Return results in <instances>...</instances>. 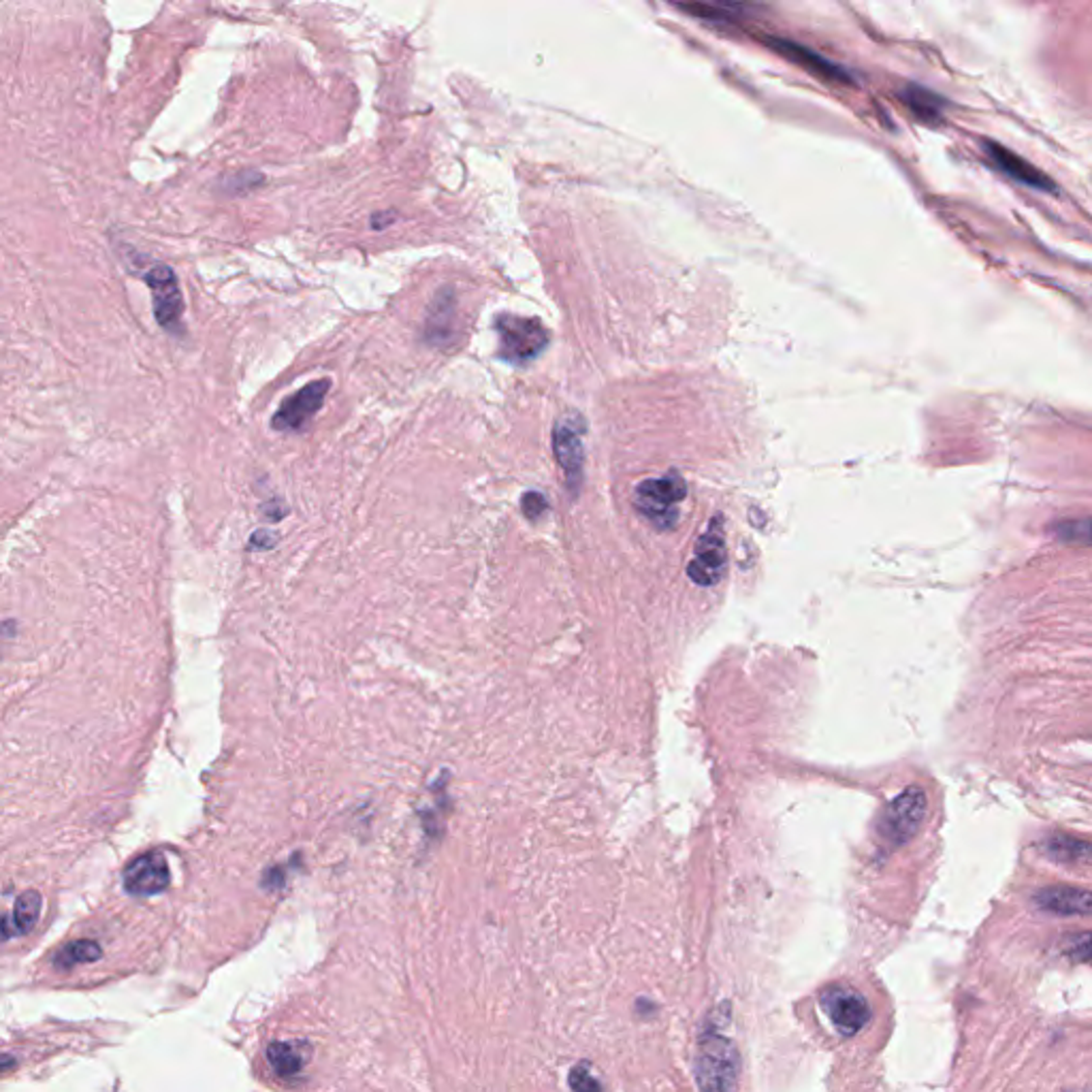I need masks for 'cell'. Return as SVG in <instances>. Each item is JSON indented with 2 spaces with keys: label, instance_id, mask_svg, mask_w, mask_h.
<instances>
[{
  "label": "cell",
  "instance_id": "6da1fadb",
  "mask_svg": "<svg viewBox=\"0 0 1092 1092\" xmlns=\"http://www.w3.org/2000/svg\"><path fill=\"white\" fill-rule=\"evenodd\" d=\"M740 1056L734 1042L717 1028H706L698 1039L696 1079L700 1092H736Z\"/></svg>",
  "mask_w": 1092,
  "mask_h": 1092
},
{
  "label": "cell",
  "instance_id": "7a4b0ae2",
  "mask_svg": "<svg viewBox=\"0 0 1092 1092\" xmlns=\"http://www.w3.org/2000/svg\"><path fill=\"white\" fill-rule=\"evenodd\" d=\"M685 496V480L673 472L662 478H648L638 484L634 493V506L657 530H671L676 525Z\"/></svg>",
  "mask_w": 1092,
  "mask_h": 1092
},
{
  "label": "cell",
  "instance_id": "3957f363",
  "mask_svg": "<svg viewBox=\"0 0 1092 1092\" xmlns=\"http://www.w3.org/2000/svg\"><path fill=\"white\" fill-rule=\"evenodd\" d=\"M496 331L500 339V357L514 365L538 359L551 339L540 321L517 314H500L496 318Z\"/></svg>",
  "mask_w": 1092,
  "mask_h": 1092
},
{
  "label": "cell",
  "instance_id": "277c9868",
  "mask_svg": "<svg viewBox=\"0 0 1092 1092\" xmlns=\"http://www.w3.org/2000/svg\"><path fill=\"white\" fill-rule=\"evenodd\" d=\"M926 809H929V798H926L924 790L918 786L906 788L881 813V819L877 823L881 843L888 845L890 849L909 843L922 828Z\"/></svg>",
  "mask_w": 1092,
  "mask_h": 1092
},
{
  "label": "cell",
  "instance_id": "5b68a950",
  "mask_svg": "<svg viewBox=\"0 0 1092 1092\" xmlns=\"http://www.w3.org/2000/svg\"><path fill=\"white\" fill-rule=\"evenodd\" d=\"M143 282L148 284L152 293L154 316H157L158 325L169 333H182L184 297L175 272L169 265L154 263L143 273Z\"/></svg>",
  "mask_w": 1092,
  "mask_h": 1092
},
{
  "label": "cell",
  "instance_id": "8992f818",
  "mask_svg": "<svg viewBox=\"0 0 1092 1092\" xmlns=\"http://www.w3.org/2000/svg\"><path fill=\"white\" fill-rule=\"evenodd\" d=\"M728 563V551H726V533L721 519H713L708 525V530L700 535L696 542L694 558L687 565L689 579L696 585L713 587L721 581V576L726 572Z\"/></svg>",
  "mask_w": 1092,
  "mask_h": 1092
},
{
  "label": "cell",
  "instance_id": "52a82bcc",
  "mask_svg": "<svg viewBox=\"0 0 1092 1092\" xmlns=\"http://www.w3.org/2000/svg\"><path fill=\"white\" fill-rule=\"evenodd\" d=\"M819 1001L823 1012L832 1020L834 1028L845 1037L858 1035L871 1020L867 998L856 991H849V988H828Z\"/></svg>",
  "mask_w": 1092,
  "mask_h": 1092
},
{
  "label": "cell",
  "instance_id": "ba28073f",
  "mask_svg": "<svg viewBox=\"0 0 1092 1092\" xmlns=\"http://www.w3.org/2000/svg\"><path fill=\"white\" fill-rule=\"evenodd\" d=\"M329 387H331L329 380H316V383L299 388L295 395L286 397L272 418L273 429L284 431V434H293V431L303 429L307 425V420L323 408Z\"/></svg>",
  "mask_w": 1092,
  "mask_h": 1092
},
{
  "label": "cell",
  "instance_id": "9c48e42d",
  "mask_svg": "<svg viewBox=\"0 0 1092 1092\" xmlns=\"http://www.w3.org/2000/svg\"><path fill=\"white\" fill-rule=\"evenodd\" d=\"M583 422L574 425V418L560 420L558 427L553 431V448L555 457H558L560 466L565 474V482H568L570 491H579L583 482V468H585V448H583Z\"/></svg>",
  "mask_w": 1092,
  "mask_h": 1092
},
{
  "label": "cell",
  "instance_id": "30bf717a",
  "mask_svg": "<svg viewBox=\"0 0 1092 1092\" xmlns=\"http://www.w3.org/2000/svg\"><path fill=\"white\" fill-rule=\"evenodd\" d=\"M171 873L160 851H146L125 869V890L132 896H154L169 888Z\"/></svg>",
  "mask_w": 1092,
  "mask_h": 1092
},
{
  "label": "cell",
  "instance_id": "8fae6325",
  "mask_svg": "<svg viewBox=\"0 0 1092 1092\" xmlns=\"http://www.w3.org/2000/svg\"><path fill=\"white\" fill-rule=\"evenodd\" d=\"M988 158H991L998 169H1001L1007 178H1012L1020 184H1026L1030 188H1037V190H1052L1054 184L1049 178L1039 171L1037 167H1033L1028 160H1024L1022 157H1018L1016 152L1007 150L1003 146H998L994 141H986L984 143Z\"/></svg>",
  "mask_w": 1092,
  "mask_h": 1092
},
{
  "label": "cell",
  "instance_id": "7c38bea8",
  "mask_svg": "<svg viewBox=\"0 0 1092 1092\" xmlns=\"http://www.w3.org/2000/svg\"><path fill=\"white\" fill-rule=\"evenodd\" d=\"M766 45H770L775 51H779L781 56H786L791 63L800 65L802 69H807L809 73L818 75L821 79H832V81H849L851 77L845 73V71L830 63L828 58H823L816 51L809 49V47H802L794 41H788V39H779V37H766Z\"/></svg>",
  "mask_w": 1092,
  "mask_h": 1092
},
{
  "label": "cell",
  "instance_id": "4fadbf2b",
  "mask_svg": "<svg viewBox=\"0 0 1092 1092\" xmlns=\"http://www.w3.org/2000/svg\"><path fill=\"white\" fill-rule=\"evenodd\" d=\"M43 899L37 890H26L17 896L14 913H0V941H9L14 936L28 934L35 929L41 915Z\"/></svg>",
  "mask_w": 1092,
  "mask_h": 1092
},
{
  "label": "cell",
  "instance_id": "5bb4252c",
  "mask_svg": "<svg viewBox=\"0 0 1092 1092\" xmlns=\"http://www.w3.org/2000/svg\"><path fill=\"white\" fill-rule=\"evenodd\" d=\"M1035 903L1039 909L1054 915L1090 913V892L1084 888H1071V885H1052V888L1037 892Z\"/></svg>",
  "mask_w": 1092,
  "mask_h": 1092
},
{
  "label": "cell",
  "instance_id": "9a60e30c",
  "mask_svg": "<svg viewBox=\"0 0 1092 1092\" xmlns=\"http://www.w3.org/2000/svg\"><path fill=\"white\" fill-rule=\"evenodd\" d=\"M267 1060L277 1076L293 1078L303 1069L307 1056L303 1052V1044L273 1042L267 1048Z\"/></svg>",
  "mask_w": 1092,
  "mask_h": 1092
},
{
  "label": "cell",
  "instance_id": "2e32d148",
  "mask_svg": "<svg viewBox=\"0 0 1092 1092\" xmlns=\"http://www.w3.org/2000/svg\"><path fill=\"white\" fill-rule=\"evenodd\" d=\"M101 956H102V950H101L99 943L88 941V939L73 941V943L65 945L63 950L56 954V968H58V971H69V968H73L77 964L97 963Z\"/></svg>",
  "mask_w": 1092,
  "mask_h": 1092
},
{
  "label": "cell",
  "instance_id": "e0dca14e",
  "mask_svg": "<svg viewBox=\"0 0 1092 1092\" xmlns=\"http://www.w3.org/2000/svg\"><path fill=\"white\" fill-rule=\"evenodd\" d=\"M903 99L909 109L918 116L920 120L929 122V120H936L941 116V101L939 97H934L933 92L918 88V86H909L903 92Z\"/></svg>",
  "mask_w": 1092,
  "mask_h": 1092
},
{
  "label": "cell",
  "instance_id": "ac0fdd59",
  "mask_svg": "<svg viewBox=\"0 0 1092 1092\" xmlns=\"http://www.w3.org/2000/svg\"><path fill=\"white\" fill-rule=\"evenodd\" d=\"M1048 853L1058 862H1086L1090 849L1086 841L1054 837L1048 843Z\"/></svg>",
  "mask_w": 1092,
  "mask_h": 1092
},
{
  "label": "cell",
  "instance_id": "d6986e66",
  "mask_svg": "<svg viewBox=\"0 0 1092 1092\" xmlns=\"http://www.w3.org/2000/svg\"><path fill=\"white\" fill-rule=\"evenodd\" d=\"M570 1088H572L574 1092H602L600 1079H597V1078L591 1074L589 1065H585V1063L576 1065V1067L570 1071Z\"/></svg>",
  "mask_w": 1092,
  "mask_h": 1092
},
{
  "label": "cell",
  "instance_id": "ffe728a7",
  "mask_svg": "<svg viewBox=\"0 0 1092 1092\" xmlns=\"http://www.w3.org/2000/svg\"><path fill=\"white\" fill-rule=\"evenodd\" d=\"M521 508H523V514H525V517H528V519H538L540 514H542L546 508H549V502H546V498L542 496V493L530 491V493H525V496H523Z\"/></svg>",
  "mask_w": 1092,
  "mask_h": 1092
},
{
  "label": "cell",
  "instance_id": "44dd1931",
  "mask_svg": "<svg viewBox=\"0 0 1092 1092\" xmlns=\"http://www.w3.org/2000/svg\"><path fill=\"white\" fill-rule=\"evenodd\" d=\"M15 1058L9 1056V1054H0V1074H7V1071L15 1069Z\"/></svg>",
  "mask_w": 1092,
  "mask_h": 1092
}]
</instances>
